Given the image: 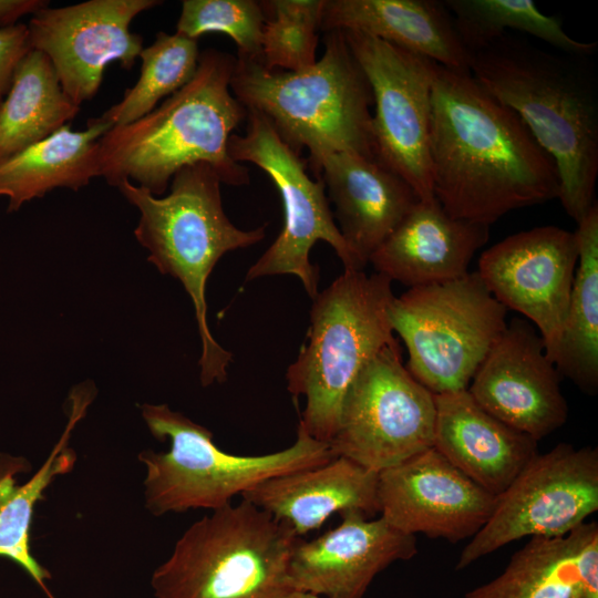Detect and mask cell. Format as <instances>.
I'll return each instance as SVG.
<instances>
[{"label": "cell", "instance_id": "obj_34", "mask_svg": "<svg viewBox=\"0 0 598 598\" xmlns=\"http://www.w3.org/2000/svg\"><path fill=\"white\" fill-rule=\"evenodd\" d=\"M580 598H598V523L588 522L579 551Z\"/></svg>", "mask_w": 598, "mask_h": 598}, {"label": "cell", "instance_id": "obj_32", "mask_svg": "<svg viewBox=\"0 0 598 598\" xmlns=\"http://www.w3.org/2000/svg\"><path fill=\"white\" fill-rule=\"evenodd\" d=\"M266 16L254 0H184L176 32L192 39L225 33L238 49L237 58L261 63V35Z\"/></svg>", "mask_w": 598, "mask_h": 598}, {"label": "cell", "instance_id": "obj_17", "mask_svg": "<svg viewBox=\"0 0 598 598\" xmlns=\"http://www.w3.org/2000/svg\"><path fill=\"white\" fill-rule=\"evenodd\" d=\"M560 377L535 326L516 317L507 322L467 391L493 416L538 442L568 419Z\"/></svg>", "mask_w": 598, "mask_h": 598}, {"label": "cell", "instance_id": "obj_28", "mask_svg": "<svg viewBox=\"0 0 598 598\" xmlns=\"http://www.w3.org/2000/svg\"><path fill=\"white\" fill-rule=\"evenodd\" d=\"M588 522L560 537H533L493 580L464 598H580L579 551Z\"/></svg>", "mask_w": 598, "mask_h": 598}, {"label": "cell", "instance_id": "obj_16", "mask_svg": "<svg viewBox=\"0 0 598 598\" xmlns=\"http://www.w3.org/2000/svg\"><path fill=\"white\" fill-rule=\"evenodd\" d=\"M495 498L434 447L378 473L380 516L413 536L450 543L472 538L488 519Z\"/></svg>", "mask_w": 598, "mask_h": 598}, {"label": "cell", "instance_id": "obj_33", "mask_svg": "<svg viewBox=\"0 0 598 598\" xmlns=\"http://www.w3.org/2000/svg\"><path fill=\"white\" fill-rule=\"evenodd\" d=\"M30 50L27 24L0 29V103L10 90L18 63Z\"/></svg>", "mask_w": 598, "mask_h": 598}, {"label": "cell", "instance_id": "obj_15", "mask_svg": "<svg viewBox=\"0 0 598 598\" xmlns=\"http://www.w3.org/2000/svg\"><path fill=\"white\" fill-rule=\"evenodd\" d=\"M578 264L576 235L539 226L506 237L485 250L476 272L507 310L529 320L554 362ZM555 364V363H554Z\"/></svg>", "mask_w": 598, "mask_h": 598}, {"label": "cell", "instance_id": "obj_25", "mask_svg": "<svg viewBox=\"0 0 598 598\" xmlns=\"http://www.w3.org/2000/svg\"><path fill=\"white\" fill-rule=\"evenodd\" d=\"M111 127L99 117L90 118L83 131H72L66 124L1 161L0 196L9 198L8 212L58 187L79 190L100 176L99 140Z\"/></svg>", "mask_w": 598, "mask_h": 598}, {"label": "cell", "instance_id": "obj_6", "mask_svg": "<svg viewBox=\"0 0 598 598\" xmlns=\"http://www.w3.org/2000/svg\"><path fill=\"white\" fill-rule=\"evenodd\" d=\"M392 281L344 270L312 299L308 342L286 373L287 389L305 398L299 425L313 439L333 437L341 405L364 365L396 342L389 319Z\"/></svg>", "mask_w": 598, "mask_h": 598}, {"label": "cell", "instance_id": "obj_1", "mask_svg": "<svg viewBox=\"0 0 598 598\" xmlns=\"http://www.w3.org/2000/svg\"><path fill=\"white\" fill-rule=\"evenodd\" d=\"M430 157L434 196L454 218L491 226L559 195L555 161L520 117L470 70L435 62Z\"/></svg>", "mask_w": 598, "mask_h": 598}, {"label": "cell", "instance_id": "obj_12", "mask_svg": "<svg viewBox=\"0 0 598 598\" xmlns=\"http://www.w3.org/2000/svg\"><path fill=\"white\" fill-rule=\"evenodd\" d=\"M598 511V451L559 443L537 453L495 498L484 526L458 556L462 570L525 537H560Z\"/></svg>", "mask_w": 598, "mask_h": 598}, {"label": "cell", "instance_id": "obj_21", "mask_svg": "<svg viewBox=\"0 0 598 598\" xmlns=\"http://www.w3.org/2000/svg\"><path fill=\"white\" fill-rule=\"evenodd\" d=\"M433 447L497 496L537 452V441L484 410L467 390L434 394Z\"/></svg>", "mask_w": 598, "mask_h": 598}, {"label": "cell", "instance_id": "obj_19", "mask_svg": "<svg viewBox=\"0 0 598 598\" xmlns=\"http://www.w3.org/2000/svg\"><path fill=\"white\" fill-rule=\"evenodd\" d=\"M310 168L323 182L338 229L362 268L420 200L402 177L357 153L332 152Z\"/></svg>", "mask_w": 598, "mask_h": 598}, {"label": "cell", "instance_id": "obj_20", "mask_svg": "<svg viewBox=\"0 0 598 598\" xmlns=\"http://www.w3.org/2000/svg\"><path fill=\"white\" fill-rule=\"evenodd\" d=\"M488 237L489 226L452 217L436 198L417 200L369 262L409 288L443 283L470 272Z\"/></svg>", "mask_w": 598, "mask_h": 598}, {"label": "cell", "instance_id": "obj_26", "mask_svg": "<svg viewBox=\"0 0 598 598\" xmlns=\"http://www.w3.org/2000/svg\"><path fill=\"white\" fill-rule=\"evenodd\" d=\"M79 111L64 93L50 59L31 49L18 63L0 103V162L47 138Z\"/></svg>", "mask_w": 598, "mask_h": 598}, {"label": "cell", "instance_id": "obj_36", "mask_svg": "<svg viewBox=\"0 0 598 598\" xmlns=\"http://www.w3.org/2000/svg\"><path fill=\"white\" fill-rule=\"evenodd\" d=\"M283 598H323V597L311 594V592H307V591L291 589Z\"/></svg>", "mask_w": 598, "mask_h": 598}, {"label": "cell", "instance_id": "obj_9", "mask_svg": "<svg viewBox=\"0 0 598 598\" xmlns=\"http://www.w3.org/2000/svg\"><path fill=\"white\" fill-rule=\"evenodd\" d=\"M508 310L476 271L443 283L409 288L389 310L404 342L406 369L433 394L467 390L506 329Z\"/></svg>", "mask_w": 598, "mask_h": 598}, {"label": "cell", "instance_id": "obj_30", "mask_svg": "<svg viewBox=\"0 0 598 598\" xmlns=\"http://www.w3.org/2000/svg\"><path fill=\"white\" fill-rule=\"evenodd\" d=\"M199 55L196 39L177 32H158L154 42L140 53L142 65L137 82L99 118L114 127L151 113L163 97L177 92L194 78Z\"/></svg>", "mask_w": 598, "mask_h": 598}, {"label": "cell", "instance_id": "obj_22", "mask_svg": "<svg viewBox=\"0 0 598 598\" xmlns=\"http://www.w3.org/2000/svg\"><path fill=\"white\" fill-rule=\"evenodd\" d=\"M241 499L286 523L300 537L320 528L333 514L379 513L378 473L342 457L268 478Z\"/></svg>", "mask_w": 598, "mask_h": 598}, {"label": "cell", "instance_id": "obj_5", "mask_svg": "<svg viewBox=\"0 0 598 598\" xmlns=\"http://www.w3.org/2000/svg\"><path fill=\"white\" fill-rule=\"evenodd\" d=\"M221 181L206 163L181 168L171 181V192L157 197L128 181L117 188L141 214L134 230L148 250L147 260L162 274L178 279L192 299L202 352L198 361L203 386L227 379L231 353L213 337L207 321L206 282L227 252L261 241L267 224L245 230L224 212Z\"/></svg>", "mask_w": 598, "mask_h": 598}, {"label": "cell", "instance_id": "obj_13", "mask_svg": "<svg viewBox=\"0 0 598 598\" xmlns=\"http://www.w3.org/2000/svg\"><path fill=\"white\" fill-rule=\"evenodd\" d=\"M373 96L374 158L420 200L435 198L431 172L434 61L358 31H342Z\"/></svg>", "mask_w": 598, "mask_h": 598}, {"label": "cell", "instance_id": "obj_24", "mask_svg": "<svg viewBox=\"0 0 598 598\" xmlns=\"http://www.w3.org/2000/svg\"><path fill=\"white\" fill-rule=\"evenodd\" d=\"M92 389L76 388L71 394V410L64 432L51 450L42 466L25 483L17 484V475L31 470L30 462L21 456L0 453V557L17 563L33 581L54 598L45 581L51 574L37 561L31 553L30 529L35 504L43 498L47 487L60 475L71 472L76 453L70 437L78 422L84 416L93 399Z\"/></svg>", "mask_w": 598, "mask_h": 598}, {"label": "cell", "instance_id": "obj_2", "mask_svg": "<svg viewBox=\"0 0 598 598\" xmlns=\"http://www.w3.org/2000/svg\"><path fill=\"white\" fill-rule=\"evenodd\" d=\"M591 58L506 32L468 61L475 80L520 117L555 161L558 199L576 224L597 203L598 78Z\"/></svg>", "mask_w": 598, "mask_h": 598}, {"label": "cell", "instance_id": "obj_35", "mask_svg": "<svg viewBox=\"0 0 598 598\" xmlns=\"http://www.w3.org/2000/svg\"><path fill=\"white\" fill-rule=\"evenodd\" d=\"M50 6L48 0H0V29L17 24L23 16Z\"/></svg>", "mask_w": 598, "mask_h": 598}, {"label": "cell", "instance_id": "obj_7", "mask_svg": "<svg viewBox=\"0 0 598 598\" xmlns=\"http://www.w3.org/2000/svg\"><path fill=\"white\" fill-rule=\"evenodd\" d=\"M142 417L151 434L168 441L167 452L143 450L144 502L154 516L189 509L215 511L231 504L259 483L329 462L328 443L310 436L299 424L287 448L264 455H236L220 450L213 433L167 404L145 403Z\"/></svg>", "mask_w": 598, "mask_h": 598}, {"label": "cell", "instance_id": "obj_18", "mask_svg": "<svg viewBox=\"0 0 598 598\" xmlns=\"http://www.w3.org/2000/svg\"><path fill=\"white\" fill-rule=\"evenodd\" d=\"M340 516L341 523L324 534L297 538L288 563L292 589L324 598H363L381 571L417 554L415 536L381 516L371 519L358 511Z\"/></svg>", "mask_w": 598, "mask_h": 598}, {"label": "cell", "instance_id": "obj_11", "mask_svg": "<svg viewBox=\"0 0 598 598\" xmlns=\"http://www.w3.org/2000/svg\"><path fill=\"white\" fill-rule=\"evenodd\" d=\"M434 423V394L403 364L396 341L380 350L350 385L328 445L333 457L379 473L433 447Z\"/></svg>", "mask_w": 598, "mask_h": 598}, {"label": "cell", "instance_id": "obj_14", "mask_svg": "<svg viewBox=\"0 0 598 598\" xmlns=\"http://www.w3.org/2000/svg\"><path fill=\"white\" fill-rule=\"evenodd\" d=\"M159 0H90L39 10L28 25L30 47L52 62L64 93L76 104L92 100L105 68L120 62L131 70L143 50V38L131 31L141 12Z\"/></svg>", "mask_w": 598, "mask_h": 598}, {"label": "cell", "instance_id": "obj_31", "mask_svg": "<svg viewBox=\"0 0 598 598\" xmlns=\"http://www.w3.org/2000/svg\"><path fill=\"white\" fill-rule=\"evenodd\" d=\"M266 19L261 64L270 70L300 72L317 62L324 0L260 2Z\"/></svg>", "mask_w": 598, "mask_h": 598}, {"label": "cell", "instance_id": "obj_8", "mask_svg": "<svg viewBox=\"0 0 598 598\" xmlns=\"http://www.w3.org/2000/svg\"><path fill=\"white\" fill-rule=\"evenodd\" d=\"M298 536L241 499L212 511L177 539L152 574L155 598H283Z\"/></svg>", "mask_w": 598, "mask_h": 598}, {"label": "cell", "instance_id": "obj_23", "mask_svg": "<svg viewBox=\"0 0 598 598\" xmlns=\"http://www.w3.org/2000/svg\"><path fill=\"white\" fill-rule=\"evenodd\" d=\"M358 31L427 58L468 70L470 54L444 0H324L321 31Z\"/></svg>", "mask_w": 598, "mask_h": 598}, {"label": "cell", "instance_id": "obj_4", "mask_svg": "<svg viewBox=\"0 0 598 598\" xmlns=\"http://www.w3.org/2000/svg\"><path fill=\"white\" fill-rule=\"evenodd\" d=\"M230 89L293 152L309 151V167L332 152L374 158L371 86L341 30L326 32L322 56L305 71L236 58Z\"/></svg>", "mask_w": 598, "mask_h": 598}, {"label": "cell", "instance_id": "obj_27", "mask_svg": "<svg viewBox=\"0 0 598 598\" xmlns=\"http://www.w3.org/2000/svg\"><path fill=\"white\" fill-rule=\"evenodd\" d=\"M578 264L560 340L557 371L582 392L598 390V206L577 224Z\"/></svg>", "mask_w": 598, "mask_h": 598}, {"label": "cell", "instance_id": "obj_10", "mask_svg": "<svg viewBox=\"0 0 598 598\" xmlns=\"http://www.w3.org/2000/svg\"><path fill=\"white\" fill-rule=\"evenodd\" d=\"M246 120V133L230 135L228 154L237 163L258 166L271 178L282 202L283 225L274 243L250 266L245 280L292 275L313 299L319 292V270L309 255L317 241L333 248L344 270L363 268L334 223L323 182L310 177L307 159L285 144L262 115L247 111Z\"/></svg>", "mask_w": 598, "mask_h": 598}, {"label": "cell", "instance_id": "obj_29", "mask_svg": "<svg viewBox=\"0 0 598 598\" xmlns=\"http://www.w3.org/2000/svg\"><path fill=\"white\" fill-rule=\"evenodd\" d=\"M468 54L499 35L517 31L546 42L556 51L594 56L598 42L576 40L556 16L543 13L532 0H444Z\"/></svg>", "mask_w": 598, "mask_h": 598}, {"label": "cell", "instance_id": "obj_3", "mask_svg": "<svg viewBox=\"0 0 598 598\" xmlns=\"http://www.w3.org/2000/svg\"><path fill=\"white\" fill-rule=\"evenodd\" d=\"M235 62L226 52L204 50L185 86L140 120L111 127L99 140L100 176L161 196L181 168L206 163L221 183L248 184L249 169L228 154L230 135L247 117L230 89Z\"/></svg>", "mask_w": 598, "mask_h": 598}]
</instances>
